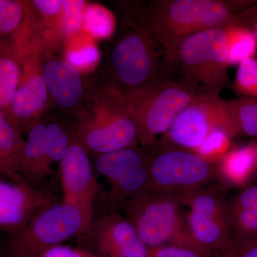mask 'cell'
Masks as SVG:
<instances>
[{
	"label": "cell",
	"instance_id": "9a60e30c",
	"mask_svg": "<svg viewBox=\"0 0 257 257\" xmlns=\"http://www.w3.org/2000/svg\"><path fill=\"white\" fill-rule=\"evenodd\" d=\"M89 236L104 257H149L144 243L127 218L117 211L93 222Z\"/></svg>",
	"mask_w": 257,
	"mask_h": 257
},
{
	"label": "cell",
	"instance_id": "7c38bea8",
	"mask_svg": "<svg viewBox=\"0 0 257 257\" xmlns=\"http://www.w3.org/2000/svg\"><path fill=\"white\" fill-rule=\"evenodd\" d=\"M226 101L203 96L179 113L166 135L174 144L195 150L213 130L226 131Z\"/></svg>",
	"mask_w": 257,
	"mask_h": 257
},
{
	"label": "cell",
	"instance_id": "836d02e7",
	"mask_svg": "<svg viewBox=\"0 0 257 257\" xmlns=\"http://www.w3.org/2000/svg\"><path fill=\"white\" fill-rule=\"evenodd\" d=\"M253 14H254V16L253 17L252 22L251 23V26L249 29L251 32H252L253 36H254L255 39H256L257 42V8L255 10V12H253Z\"/></svg>",
	"mask_w": 257,
	"mask_h": 257
},
{
	"label": "cell",
	"instance_id": "ba28073f",
	"mask_svg": "<svg viewBox=\"0 0 257 257\" xmlns=\"http://www.w3.org/2000/svg\"><path fill=\"white\" fill-rule=\"evenodd\" d=\"M186 228L191 247L214 257H230L235 248L227 201L211 189L184 195Z\"/></svg>",
	"mask_w": 257,
	"mask_h": 257
},
{
	"label": "cell",
	"instance_id": "1f68e13d",
	"mask_svg": "<svg viewBox=\"0 0 257 257\" xmlns=\"http://www.w3.org/2000/svg\"><path fill=\"white\" fill-rule=\"evenodd\" d=\"M39 257H104L78 248L60 244L51 248Z\"/></svg>",
	"mask_w": 257,
	"mask_h": 257
},
{
	"label": "cell",
	"instance_id": "5bb4252c",
	"mask_svg": "<svg viewBox=\"0 0 257 257\" xmlns=\"http://www.w3.org/2000/svg\"><path fill=\"white\" fill-rule=\"evenodd\" d=\"M42 52L20 56L23 65L21 80L12 103L10 114L26 130L40 121L48 99V89L42 74Z\"/></svg>",
	"mask_w": 257,
	"mask_h": 257
},
{
	"label": "cell",
	"instance_id": "f1b7e54d",
	"mask_svg": "<svg viewBox=\"0 0 257 257\" xmlns=\"http://www.w3.org/2000/svg\"><path fill=\"white\" fill-rule=\"evenodd\" d=\"M234 88L248 98L257 97V60L246 59L239 64Z\"/></svg>",
	"mask_w": 257,
	"mask_h": 257
},
{
	"label": "cell",
	"instance_id": "f546056e",
	"mask_svg": "<svg viewBox=\"0 0 257 257\" xmlns=\"http://www.w3.org/2000/svg\"><path fill=\"white\" fill-rule=\"evenodd\" d=\"M46 126L49 158L52 163L60 162L68 151L72 138L57 123H48Z\"/></svg>",
	"mask_w": 257,
	"mask_h": 257
},
{
	"label": "cell",
	"instance_id": "484cf974",
	"mask_svg": "<svg viewBox=\"0 0 257 257\" xmlns=\"http://www.w3.org/2000/svg\"><path fill=\"white\" fill-rule=\"evenodd\" d=\"M114 19L110 13L99 5L86 7L83 28L93 37H105L114 29Z\"/></svg>",
	"mask_w": 257,
	"mask_h": 257
},
{
	"label": "cell",
	"instance_id": "7a4b0ae2",
	"mask_svg": "<svg viewBox=\"0 0 257 257\" xmlns=\"http://www.w3.org/2000/svg\"><path fill=\"white\" fill-rule=\"evenodd\" d=\"M219 0H161L152 2L146 16L171 65L182 44L199 32L224 27L234 20L238 5Z\"/></svg>",
	"mask_w": 257,
	"mask_h": 257
},
{
	"label": "cell",
	"instance_id": "603a6c76",
	"mask_svg": "<svg viewBox=\"0 0 257 257\" xmlns=\"http://www.w3.org/2000/svg\"><path fill=\"white\" fill-rule=\"evenodd\" d=\"M228 36V62L239 64L246 59L253 58L257 50V42L252 32L235 22L224 26Z\"/></svg>",
	"mask_w": 257,
	"mask_h": 257
},
{
	"label": "cell",
	"instance_id": "d6a6232c",
	"mask_svg": "<svg viewBox=\"0 0 257 257\" xmlns=\"http://www.w3.org/2000/svg\"><path fill=\"white\" fill-rule=\"evenodd\" d=\"M230 257H257V238L236 246Z\"/></svg>",
	"mask_w": 257,
	"mask_h": 257
},
{
	"label": "cell",
	"instance_id": "8992f818",
	"mask_svg": "<svg viewBox=\"0 0 257 257\" xmlns=\"http://www.w3.org/2000/svg\"><path fill=\"white\" fill-rule=\"evenodd\" d=\"M184 195L149 186L130 197L121 208L149 248L167 244L192 248L186 228Z\"/></svg>",
	"mask_w": 257,
	"mask_h": 257
},
{
	"label": "cell",
	"instance_id": "cb8c5ba5",
	"mask_svg": "<svg viewBox=\"0 0 257 257\" xmlns=\"http://www.w3.org/2000/svg\"><path fill=\"white\" fill-rule=\"evenodd\" d=\"M90 37L86 32H79L67 40L68 44L65 51L66 58L76 68H89L99 58L97 48Z\"/></svg>",
	"mask_w": 257,
	"mask_h": 257
},
{
	"label": "cell",
	"instance_id": "83f0119b",
	"mask_svg": "<svg viewBox=\"0 0 257 257\" xmlns=\"http://www.w3.org/2000/svg\"><path fill=\"white\" fill-rule=\"evenodd\" d=\"M87 2L64 0L63 34L64 40L77 35L82 30Z\"/></svg>",
	"mask_w": 257,
	"mask_h": 257
},
{
	"label": "cell",
	"instance_id": "ac0fdd59",
	"mask_svg": "<svg viewBox=\"0 0 257 257\" xmlns=\"http://www.w3.org/2000/svg\"><path fill=\"white\" fill-rule=\"evenodd\" d=\"M235 247L257 238V184L241 190L227 201Z\"/></svg>",
	"mask_w": 257,
	"mask_h": 257
},
{
	"label": "cell",
	"instance_id": "2e32d148",
	"mask_svg": "<svg viewBox=\"0 0 257 257\" xmlns=\"http://www.w3.org/2000/svg\"><path fill=\"white\" fill-rule=\"evenodd\" d=\"M50 55L45 53L42 60L49 94L62 109L77 112L86 99L82 74L67 60Z\"/></svg>",
	"mask_w": 257,
	"mask_h": 257
},
{
	"label": "cell",
	"instance_id": "8fae6325",
	"mask_svg": "<svg viewBox=\"0 0 257 257\" xmlns=\"http://www.w3.org/2000/svg\"><path fill=\"white\" fill-rule=\"evenodd\" d=\"M7 178L0 182V228L14 235L57 202L23 176L15 174Z\"/></svg>",
	"mask_w": 257,
	"mask_h": 257
},
{
	"label": "cell",
	"instance_id": "4fadbf2b",
	"mask_svg": "<svg viewBox=\"0 0 257 257\" xmlns=\"http://www.w3.org/2000/svg\"><path fill=\"white\" fill-rule=\"evenodd\" d=\"M63 200L93 214L99 184L94 176L89 152L72 137L70 145L59 167Z\"/></svg>",
	"mask_w": 257,
	"mask_h": 257
},
{
	"label": "cell",
	"instance_id": "5b68a950",
	"mask_svg": "<svg viewBox=\"0 0 257 257\" xmlns=\"http://www.w3.org/2000/svg\"><path fill=\"white\" fill-rule=\"evenodd\" d=\"M128 113L143 147L155 146L157 138L170 130L176 117L198 95L177 81H155L124 92Z\"/></svg>",
	"mask_w": 257,
	"mask_h": 257
},
{
	"label": "cell",
	"instance_id": "d6986e66",
	"mask_svg": "<svg viewBox=\"0 0 257 257\" xmlns=\"http://www.w3.org/2000/svg\"><path fill=\"white\" fill-rule=\"evenodd\" d=\"M22 130L10 113L0 110V170L6 177L18 174L27 143Z\"/></svg>",
	"mask_w": 257,
	"mask_h": 257
},
{
	"label": "cell",
	"instance_id": "6da1fadb",
	"mask_svg": "<svg viewBox=\"0 0 257 257\" xmlns=\"http://www.w3.org/2000/svg\"><path fill=\"white\" fill-rule=\"evenodd\" d=\"M74 138L89 153L99 155L136 147V127L122 90L111 84L93 90L76 112Z\"/></svg>",
	"mask_w": 257,
	"mask_h": 257
},
{
	"label": "cell",
	"instance_id": "7402d4cb",
	"mask_svg": "<svg viewBox=\"0 0 257 257\" xmlns=\"http://www.w3.org/2000/svg\"><path fill=\"white\" fill-rule=\"evenodd\" d=\"M226 131L230 137L241 134L257 137V99L226 101Z\"/></svg>",
	"mask_w": 257,
	"mask_h": 257
},
{
	"label": "cell",
	"instance_id": "4dcf8cb0",
	"mask_svg": "<svg viewBox=\"0 0 257 257\" xmlns=\"http://www.w3.org/2000/svg\"><path fill=\"white\" fill-rule=\"evenodd\" d=\"M149 257H214L194 248L179 244H167L150 248Z\"/></svg>",
	"mask_w": 257,
	"mask_h": 257
},
{
	"label": "cell",
	"instance_id": "d4e9b609",
	"mask_svg": "<svg viewBox=\"0 0 257 257\" xmlns=\"http://www.w3.org/2000/svg\"><path fill=\"white\" fill-rule=\"evenodd\" d=\"M32 3L45 27L59 41H63L64 0H35Z\"/></svg>",
	"mask_w": 257,
	"mask_h": 257
},
{
	"label": "cell",
	"instance_id": "e0dca14e",
	"mask_svg": "<svg viewBox=\"0 0 257 257\" xmlns=\"http://www.w3.org/2000/svg\"><path fill=\"white\" fill-rule=\"evenodd\" d=\"M28 131L26 146L18 171L34 185L41 183L52 172L49 158L46 124L38 121L31 125Z\"/></svg>",
	"mask_w": 257,
	"mask_h": 257
},
{
	"label": "cell",
	"instance_id": "52a82bcc",
	"mask_svg": "<svg viewBox=\"0 0 257 257\" xmlns=\"http://www.w3.org/2000/svg\"><path fill=\"white\" fill-rule=\"evenodd\" d=\"M93 214L63 202L54 204L13 235L4 257H39L79 234H90Z\"/></svg>",
	"mask_w": 257,
	"mask_h": 257
},
{
	"label": "cell",
	"instance_id": "44dd1931",
	"mask_svg": "<svg viewBox=\"0 0 257 257\" xmlns=\"http://www.w3.org/2000/svg\"><path fill=\"white\" fill-rule=\"evenodd\" d=\"M218 168L221 177L229 183L244 184L257 168V145H248L226 153Z\"/></svg>",
	"mask_w": 257,
	"mask_h": 257
},
{
	"label": "cell",
	"instance_id": "277c9868",
	"mask_svg": "<svg viewBox=\"0 0 257 257\" xmlns=\"http://www.w3.org/2000/svg\"><path fill=\"white\" fill-rule=\"evenodd\" d=\"M228 36L224 27L192 35L179 47L172 64L177 82L200 96H219L229 82Z\"/></svg>",
	"mask_w": 257,
	"mask_h": 257
},
{
	"label": "cell",
	"instance_id": "4316f807",
	"mask_svg": "<svg viewBox=\"0 0 257 257\" xmlns=\"http://www.w3.org/2000/svg\"><path fill=\"white\" fill-rule=\"evenodd\" d=\"M230 138L229 134L223 128H216L194 151L205 160L215 162V160L226 155L230 145Z\"/></svg>",
	"mask_w": 257,
	"mask_h": 257
},
{
	"label": "cell",
	"instance_id": "ffe728a7",
	"mask_svg": "<svg viewBox=\"0 0 257 257\" xmlns=\"http://www.w3.org/2000/svg\"><path fill=\"white\" fill-rule=\"evenodd\" d=\"M22 60L13 44H0V110L11 113L12 103L21 80Z\"/></svg>",
	"mask_w": 257,
	"mask_h": 257
},
{
	"label": "cell",
	"instance_id": "9c48e42d",
	"mask_svg": "<svg viewBox=\"0 0 257 257\" xmlns=\"http://www.w3.org/2000/svg\"><path fill=\"white\" fill-rule=\"evenodd\" d=\"M151 157L137 147L97 156L96 170L110 187L102 199L111 212L149 187Z\"/></svg>",
	"mask_w": 257,
	"mask_h": 257
},
{
	"label": "cell",
	"instance_id": "3957f363",
	"mask_svg": "<svg viewBox=\"0 0 257 257\" xmlns=\"http://www.w3.org/2000/svg\"><path fill=\"white\" fill-rule=\"evenodd\" d=\"M127 26L111 49L109 59L111 77L106 82L123 92L167 79L172 72L165 51L154 35L146 15Z\"/></svg>",
	"mask_w": 257,
	"mask_h": 257
},
{
	"label": "cell",
	"instance_id": "30bf717a",
	"mask_svg": "<svg viewBox=\"0 0 257 257\" xmlns=\"http://www.w3.org/2000/svg\"><path fill=\"white\" fill-rule=\"evenodd\" d=\"M218 174L215 162L196 153L168 149L151 157L149 186L184 194L202 188Z\"/></svg>",
	"mask_w": 257,
	"mask_h": 257
}]
</instances>
